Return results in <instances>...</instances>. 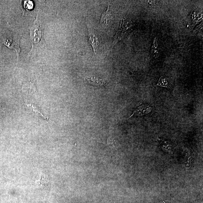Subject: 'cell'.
Instances as JSON below:
<instances>
[{"mask_svg": "<svg viewBox=\"0 0 203 203\" xmlns=\"http://www.w3.org/2000/svg\"><path fill=\"white\" fill-rule=\"evenodd\" d=\"M30 37L31 41L35 46H38L39 44H43V30L42 28L40 22L38 19V16L34 23L30 27Z\"/></svg>", "mask_w": 203, "mask_h": 203, "instance_id": "1", "label": "cell"}, {"mask_svg": "<svg viewBox=\"0 0 203 203\" xmlns=\"http://www.w3.org/2000/svg\"><path fill=\"white\" fill-rule=\"evenodd\" d=\"M133 25L132 22L128 21L125 17L121 19L119 30L114 37L112 47L126 36L131 29Z\"/></svg>", "mask_w": 203, "mask_h": 203, "instance_id": "2", "label": "cell"}, {"mask_svg": "<svg viewBox=\"0 0 203 203\" xmlns=\"http://www.w3.org/2000/svg\"><path fill=\"white\" fill-rule=\"evenodd\" d=\"M19 35L14 33H10L5 34L3 37L2 43L10 49H14L16 51L18 58L20 52Z\"/></svg>", "mask_w": 203, "mask_h": 203, "instance_id": "3", "label": "cell"}, {"mask_svg": "<svg viewBox=\"0 0 203 203\" xmlns=\"http://www.w3.org/2000/svg\"><path fill=\"white\" fill-rule=\"evenodd\" d=\"M88 31V42L92 46L93 50V57L97 54L98 49L100 45L101 40L100 36L95 29L87 24Z\"/></svg>", "mask_w": 203, "mask_h": 203, "instance_id": "4", "label": "cell"}, {"mask_svg": "<svg viewBox=\"0 0 203 203\" xmlns=\"http://www.w3.org/2000/svg\"><path fill=\"white\" fill-rule=\"evenodd\" d=\"M112 17V6L111 3L108 2V8L101 16L100 23L106 25L110 23Z\"/></svg>", "mask_w": 203, "mask_h": 203, "instance_id": "5", "label": "cell"}, {"mask_svg": "<svg viewBox=\"0 0 203 203\" xmlns=\"http://www.w3.org/2000/svg\"><path fill=\"white\" fill-rule=\"evenodd\" d=\"M152 108L147 105H144L140 106L134 111L133 114L131 116L132 117L133 115L141 116L145 115L150 112Z\"/></svg>", "mask_w": 203, "mask_h": 203, "instance_id": "6", "label": "cell"}, {"mask_svg": "<svg viewBox=\"0 0 203 203\" xmlns=\"http://www.w3.org/2000/svg\"><path fill=\"white\" fill-rule=\"evenodd\" d=\"M86 81L89 84L96 86H104L107 83L104 79L94 77H87Z\"/></svg>", "mask_w": 203, "mask_h": 203, "instance_id": "7", "label": "cell"}, {"mask_svg": "<svg viewBox=\"0 0 203 203\" xmlns=\"http://www.w3.org/2000/svg\"><path fill=\"white\" fill-rule=\"evenodd\" d=\"M27 106H29L31 108L32 111L35 114V115L37 116L38 117L41 118L44 120H45L46 121H48V119L47 117H46L42 114L41 111L40 110L37 106L33 104H28L27 105Z\"/></svg>", "mask_w": 203, "mask_h": 203, "instance_id": "8", "label": "cell"}, {"mask_svg": "<svg viewBox=\"0 0 203 203\" xmlns=\"http://www.w3.org/2000/svg\"><path fill=\"white\" fill-rule=\"evenodd\" d=\"M151 53L152 57L155 58H158L160 56V53L159 50L158 49L156 37L155 38L154 42H153L152 49H151Z\"/></svg>", "mask_w": 203, "mask_h": 203, "instance_id": "9", "label": "cell"}, {"mask_svg": "<svg viewBox=\"0 0 203 203\" xmlns=\"http://www.w3.org/2000/svg\"><path fill=\"white\" fill-rule=\"evenodd\" d=\"M156 85L163 87H166L168 88H169V89H171L166 77L164 76H161V77L158 84H157Z\"/></svg>", "mask_w": 203, "mask_h": 203, "instance_id": "10", "label": "cell"}, {"mask_svg": "<svg viewBox=\"0 0 203 203\" xmlns=\"http://www.w3.org/2000/svg\"><path fill=\"white\" fill-rule=\"evenodd\" d=\"M107 143L110 147H114L116 145V141L113 138L111 137H109L107 139Z\"/></svg>", "mask_w": 203, "mask_h": 203, "instance_id": "11", "label": "cell"}, {"mask_svg": "<svg viewBox=\"0 0 203 203\" xmlns=\"http://www.w3.org/2000/svg\"><path fill=\"white\" fill-rule=\"evenodd\" d=\"M1 106V99H0V106Z\"/></svg>", "mask_w": 203, "mask_h": 203, "instance_id": "12", "label": "cell"}]
</instances>
